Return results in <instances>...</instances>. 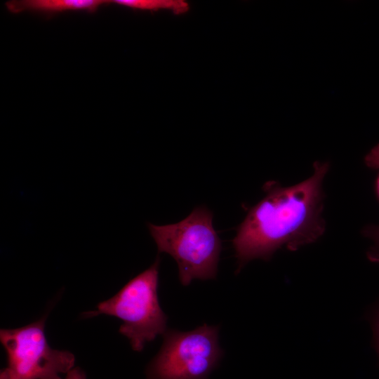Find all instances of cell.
<instances>
[{
    "label": "cell",
    "mask_w": 379,
    "mask_h": 379,
    "mask_svg": "<svg viewBox=\"0 0 379 379\" xmlns=\"http://www.w3.org/2000/svg\"><path fill=\"white\" fill-rule=\"evenodd\" d=\"M65 379H86L84 371L79 367H74L69 371Z\"/></svg>",
    "instance_id": "obj_10"
},
{
    "label": "cell",
    "mask_w": 379,
    "mask_h": 379,
    "mask_svg": "<svg viewBox=\"0 0 379 379\" xmlns=\"http://www.w3.org/2000/svg\"><path fill=\"white\" fill-rule=\"evenodd\" d=\"M313 168L310 178L295 185H265V196L248 211L233 239L238 271L253 259L268 260L283 246L296 251L324 234L322 182L329 164L315 161Z\"/></svg>",
    "instance_id": "obj_1"
},
{
    "label": "cell",
    "mask_w": 379,
    "mask_h": 379,
    "mask_svg": "<svg viewBox=\"0 0 379 379\" xmlns=\"http://www.w3.org/2000/svg\"><path fill=\"white\" fill-rule=\"evenodd\" d=\"M46 314L26 326L1 329L0 340L7 357V366L0 379H62L74 367V355L52 348L46 338Z\"/></svg>",
    "instance_id": "obj_5"
},
{
    "label": "cell",
    "mask_w": 379,
    "mask_h": 379,
    "mask_svg": "<svg viewBox=\"0 0 379 379\" xmlns=\"http://www.w3.org/2000/svg\"><path fill=\"white\" fill-rule=\"evenodd\" d=\"M111 2L138 9L168 8L178 14L184 13L189 8L188 4L180 0H114Z\"/></svg>",
    "instance_id": "obj_7"
},
{
    "label": "cell",
    "mask_w": 379,
    "mask_h": 379,
    "mask_svg": "<svg viewBox=\"0 0 379 379\" xmlns=\"http://www.w3.org/2000/svg\"><path fill=\"white\" fill-rule=\"evenodd\" d=\"M159 264L158 256L149 268L131 279L114 296L82 315L88 318L105 314L122 320L119 333L129 340L133 350L141 352L147 343L167 330L168 317L157 295Z\"/></svg>",
    "instance_id": "obj_3"
},
{
    "label": "cell",
    "mask_w": 379,
    "mask_h": 379,
    "mask_svg": "<svg viewBox=\"0 0 379 379\" xmlns=\"http://www.w3.org/2000/svg\"><path fill=\"white\" fill-rule=\"evenodd\" d=\"M375 326V331L377 348L379 352V313L378 314V316L376 318Z\"/></svg>",
    "instance_id": "obj_11"
},
{
    "label": "cell",
    "mask_w": 379,
    "mask_h": 379,
    "mask_svg": "<svg viewBox=\"0 0 379 379\" xmlns=\"http://www.w3.org/2000/svg\"><path fill=\"white\" fill-rule=\"evenodd\" d=\"M111 1L105 0H14L6 3L12 13L32 12L53 15L67 11H96L99 7Z\"/></svg>",
    "instance_id": "obj_6"
},
{
    "label": "cell",
    "mask_w": 379,
    "mask_h": 379,
    "mask_svg": "<svg viewBox=\"0 0 379 379\" xmlns=\"http://www.w3.org/2000/svg\"><path fill=\"white\" fill-rule=\"evenodd\" d=\"M363 234L373 242L368 252V258L373 262H379V225H369L365 227Z\"/></svg>",
    "instance_id": "obj_8"
},
{
    "label": "cell",
    "mask_w": 379,
    "mask_h": 379,
    "mask_svg": "<svg viewBox=\"0 0 379 379\" xmlns=\"http://www.w3.org/2000/svg\"><path fill=\"white\" fill-rule=\"evenodd\" d=\"M219 326L167 329L160 350L146 368V379H208L223 356Z\"/></svg>",
    "instance_id": "obj_4"
},
{
    "label": "cell",
    "mask_w": 379,
    "mask_h": 379,
    "mask_svg": "<svg viewBox=\"0 0 379 379\" xmlns=\"http://www.w3.org/2000/svg\"><path fill=\"white\" fill-rule=\"evenodd\" d=\"M212 219L213 214L206 207L199 206L178 223L148 224L159 253H167L176 261L183 286L193 279L216 277L222 244Z\"/></svg>",
    "instance_id": "obj_2"
},
{
    "label": "cell",
    "mask_w": 379,
    "mask_h": 379,
    "mask_svg": "<svg viewBox=\"0 0 379 379\" xmlns=\"http://www.w3.org/2000/svg\"><path fill=\"white\" fill-rule=\"evenodd\" d=\"M367 166L378 170V174L375 180V189L378 199H379V144L373 147L364 158Z\"/></svg>",
    "instance_id": "obj_9"
}]
</instances>
